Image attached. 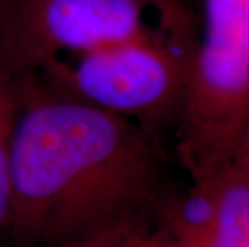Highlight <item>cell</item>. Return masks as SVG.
Returning a JSON list of instances; mask_svg holds the SVG:
<instances>
[{
  "instance_id": "8992f818",
  "label": "cell",
  "mask_w": 249,
  "mask_h": 247,
  "mask_svg": "<svg viewBox=\"0 0 249 247\" xmlns=\"http://www.w3.org/2000/svg\"><path fill=\"white\" fill-rule=\"evenodd\" d=\"M26 77L10 71L0 63V247L8 243L10 172L17 122L24 103Z\"/></svg>"
},
{
  "instance_id": "ba28073f",
  "label": "cell",
  "mask_w": 249,
  "mask_h": 247,
  "mask_svg": "<svg viewBox=\"0 0 249 247\" xmlns=\"http://www.w3.org/2000/svg\"><path fill=\"white\" fill-rule=\"evenodd\" d=\"M238 164L241 167H245V170L249 173V140H248V145L245 148V152H243V156L240 157V161H238Z\"/></svg>"
},
{
  "instance_id": "6da1fadb",
  "label": "cell",
  "mask_w": 249,
  "mask_h": 247,
  "mask_svg": "<svg viewBox=\"0 0 249 247\" xmlns=\"http://www.w3.org/2000/svg\"><path fill=\"white\" fill-rule=\"evenodd\" d=\"M176 194L155 136L26 77L12 148L10 247H66L158 227Z\"/></svg>"
},
{
  "instance_id": "5b68a950",
  "label": "cell",
  "mask_w": 249,
  "mask_h": 247,
  "mask_svg": "<svg viewBox=\"0 0 249 247\" xmlns=\"http://www.w3.org/2000/svg\"><path fill=\"white\" fill-rule=\"evenodd\" d=\"M211 180L214 215L193 247H249V173L236 162Z\"/></svg>"
},
{
  "instance_id": "277c9868",
  "label": "cell",
  "mask_w": 249,
  "mask_h": 247,
  "mask_svg": "<svg viewBox=\"0 0 249 247\" xmlns=\"http://www.w3.org/2000/svg\"><path fill=\"white\" fill-rule=\"evenodd\" d=\"M195 51L187 44L137 40L60 58L37 72L45 85L132 120L158 136L176 127Z\"/></svg>"
},
{
  "instance_id": "3957f363",
  "label": "cell",
  "mask_w": 249,
  "mask_h": 247,
  "mask_svg": "<svg viewBox=\"0 0 249 247\" xmlns=\"http://www.w3.org/2000/svg\"><path fill=\"white\" fill-rule=\"evenodd\" d=\"M171 0H0V63L21 76L137 40L187 44Z\"/></svg>"
},
{
  "instance_id": "52a82bcc",
  "label": "cell",
  "mask_w": 249,
  "mask_h": 247,
  "mask_svg": "<svg viewBox=\"0 0 249 247\" xmlns=\"http://www.w3.org/2000/svg\"><path fill=\"white\" fill-rule=\"evenodd\" d=\"M66 247H171L158 227H129L102 233Z\"/></svg>"
},
{
  "instance_id": "7a4b0ae2",
  "label": "cell",
  "mask_w": 249,
  "mask_h": 247,
  "mask_svg": "<svg viewBox=\"0 0 249 247\" xmlns=\"http://www.w3.org/2000/svg\"><path fill=\"white\" fill-rule=\"evenodd\" d=\"M203 13L174 127L192 181L236 164L249 140V0H204Z\"/></svg>"
}]
</instances>
